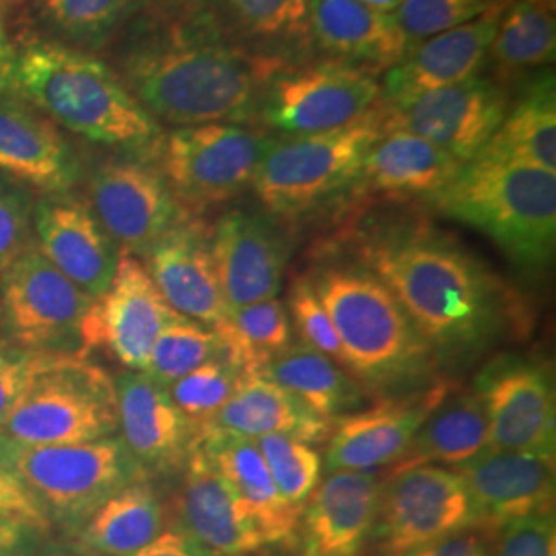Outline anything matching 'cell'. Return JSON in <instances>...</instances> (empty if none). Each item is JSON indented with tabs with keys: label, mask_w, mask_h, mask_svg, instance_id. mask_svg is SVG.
<instances>
[{
	"label": "cell",
	"mask_w": 556,
	"mask_h": 556,
	"mask_svg": "<svg viewBox=\"0 0 556 556\" xmlns=\"http://www.w3.org/2000/svg\"><path fill=\"white\" fill-rule=\"evenodd\" d=\"M337 328L346 371L378 392H410L438 365L392 291L361 262H330L307 275Z\"/></svg>",
	"instance_id": "3957f363"
},
{
	"label": "cell",
	"mask_w": 556,
	"mask_h": 556,
	"mask_svg": "<svg viewBox=\"0 0 556 556\" xmlns=\"http://www.w3.org/2000/svg\"><path fill=\"white\" fill-rule=\"evenodd\" d=\"M280 388L330 420L351 415L365 404V388L344 367L307 344H289L264 371Z\"/></svg>",
	"instance_id": "e575fe53"
},
{
	"label": "cell",
	"mask_w": 556,
	"mask_h": 556,
	"mask_svg": "<svg viewBox=\"0 0 556 556\" xmlns=\"http://www.w3.org/2000/svg\"><path fill=\"white\" fill-rule=\"evenodd\" d=\"M15 89L54 124L112 147H157L161 124L100 59L40 41L17 56Z\"/></svg>",
	"instance_id": "277c9868"
},
{
	"label": "cell",
	"mask_w": 556,
	"mask_h": 556,
	"mask_svg": "<svg viewBox=\"0 0 556 556\" xmlns=\"http://www.w3.org/2000/svg\"><path fill=\"white\" fill-rule=\"evenodd\" d=\"M64 357L66 355L56 353L23 351L11 344L0 349V431L4 429L11 413L17 408L34 379L59 365Z\"/></svg>",
	"instance_id": "ee69618b"
},
{
	"label": "cell",
	"mask_w": 556,
	"mask_h": 556,
	"mask_svg": "<svg viewBox=\"0 0 556 556\" xmlns=\"http://www.w3.org/2000/svg\"><path fill=\"white\" fill-rule=\"evenodd\" d=\"M0 519L29 526L40 534L52 528L48 517L43 516L40 505L23 489L20 480L11 472H7L2 466H0Z\"/></svg>",
	"instance_id": "7dc6e473"
},
{
	"label": "cell",
	"mask_w": 556,
	"mask_h": 556,
	"mask_svg": "<svg viewBox=\"0 0 556 556\" xmlns=\"http://www.w3.org/2000/svg\"><path fill=\"white\" fill-rule=\"evenodd\" d=\"M555 56V0H511L489 50L493 80L498 85L514 83L530 71L553 64Z\"/></svg>",
	"instance_id": "d590c367"
},
{
	"label": "cell",
	"mask_w": 556,
	"mask_h": 556,
	"mask_svg": "<svg viewBox=\"0 0 556 556\" xmlns=\"http://www.w3.org/2000/svg\"><path fill=\"white\" fill-rule=\"evenodd\" d=\"M383 105L340 130L275 137L252 184L266 213L301 219L353 192L367 151L383 132Z\"/></svg>",
	"instance_id": "52a82bcc"
},
{
	"label": "cell",
	"mask_w": 556,
	"mask_h": 556,
	"mask_svg": "<svg viewBox=\"0 0 556 556\" xmlns=\"http://www.w3.org/2000/svg\"><path fill=\"white\" fill-rule=\"evenodd\" d=\"M119 439L140 468L151 475L184 470L199 439V425L186 417L169 390L142 371L114 379Z\"/></svg>",
	"instance_id": "e0dca14e"
},
{
	"label": "cell",
	"mask_w": 556,
	"mask_h": 556,
	"mask_svg": "<svg viewBox=\"0 0 556 556\" xmlns=\"http://www.w3.org/2000/svg\"><path fill=\"white\" fill-rule=\"evenodd\" d=\"M477 516V528L497 532L526 517L555 514V454L484 450L456 468Z\"/></svg>",
	"instance_id": "2e32d148"
},
{
	"label": "cell",
	"mask_w": 556,
	"mask_h": 556,
	"mask_svg": "<svg viewBox=\"0 0 556 556\" xmlns=\"http://www.w3.org/2000/svg\"><path fill=\"white\" fill-rule=\"evenodd\" d=\"M358 2H363V4H367V7H371V9H376V11H381V13H394L400 9V4L404 2V0H358Z\"/></svg>",
	"instance_id": "f5cc1de1"
},
{
	"label": "cell",
	"mask_w": 556,
	"mask_h": 556,
	"mask_svg": "<svg viewBox=\"0 0 556 556\" xmlns=\"http://www.w3.org/2000/svg\"><path fill=\"white\" fill-rule=\"evenodd\" d=\"M243 378L245 374L238 365L223 355L186 374L167 390L179 410L197 425H202L219 413L227 400L236 394Z\"/></svg>",
	"instance_id": "ab89813d"
},
{
	"label": "cell",
	"mask_w": 556,
	"mask_h": 556,
	"mask_svg": "<svg viewBox=\"0 0 556 556\" xmlns=\"http://www.w3.org/2000/svg\"><path fill=\"white\" fill-rule=\"evenodd\" d=\"M429 204L445 219L493 239L528 273L553 264L556 245V174L536 167L475 160L466 163Z\"/></svg>",
	"instance_id": "5b68a950"
},
{
	"label": "cell",
	"mask_w": 556,
	"mask_h": 556,
	"mask_svg": "<svg viewBox=\"0 0 556 556\" xmlns=\"http://www.w3.org/2000/svg\"><path fill=\"white\" fill-rule=\"evenodd\" d=\"M197 447L243 501L264 542L293 546L301 509L280 495L256 441L199 425Z\"/></svg>",
	"instance_id": "4316f807"
},
{
	"label": "cell",
	"mask_w": 556,
	"mask_h": 556,
	"mask_svg": "<svg viewBox=\"0 0 556 556\" xmlns=\"http://www.w3.org/2000/svg\"><path fill=\"white\" fill-rule=\"evenodd\" d=\"M211 254L227 309L278 298L287 243L268 215L248 208L225 213L211 231Z\"/></svg>",
	"instance_id": "d6986e66"
},
{
	"label": "cell",
	"mask_w": 556,
	"mask_h": 556,
	"mask_svg": "<svg viewBox=\"0 0 556 556\" xmlns=\"http://www.w3.org/2000/svg\"><path fill=\"white\" fill-rule=\"evenodd\" d=\"M275 137L252 124L179 126L161 137L160 172L188 215H200L252 188Z\"/></svg>",
	"instance_id": "9c48e42d"
},
{
	"label": "cell",
	"mask_w": 556,
	"mask_h": 556,
	"mask_svg": "<svg viewBox=\"0 0 556 556\" xmlns=\"http://www.w3.org/2000/svg\"><path fill=\"white\" fill-rule=\"evenodd\" d=\"M477 160L514 163L556 174V85L553 71L534 80L507 110Z\"/></svg>",
	"instance_id": "1f68e13d"
},
{
	"label": "cell",
	"mask_w": 556,
	"mask_h": 556,
	"mask_svg": "<svg viewBox=\"0 0 556 556\" xmlns=\"http://www.w3.org/2000/svg\"><path fill=\"white\" fill-rule=\"evenodd\" d=\"M179 2H184V0H179Z\"/></svg>",
	"instance_id": "9f6ffc18"
},
{
	"label": "cell",
	"mask_w": 556,
	"mask_h": 556,
	"mask_svg": "<svg viewBox=\"0 0 556 556\" xmlns=\"http://www.w3.org/2000/svg\"><path fill=\"white\" fill-rule=\"evenodd\" d=\"M223 40L260 59L298 64L309 48V0H192Z\"/></svg>",
	"instance_id": "83f0119b"
},
{
	"label": "cell",
	"mask_w": 556,
	"mask_h": 556,
	"mask_svg": "<svg viewBox=\"0 0 556 556\" xmlns=\"http://www.w3.org/2000/svg\"><path fill=\"white\" fill-rule=\"evenodd\" d=\"M15 77H17V56L7 38L2 13H0V96L15 91Z\"/></svg>",
	"instance_id": "816d5d0a"
},
{
	"label": "cell",
	"mask_w": 556,
	"mask_h": 556,
	"mask_svg": "<svg viewBox=\"0 0 556 556\" xmlns=\"http://www.w3.org/2000/svg\"><path fill=\"white\" fill-rule=\"evenodd\" d=\"M503 11L486 13L456 29L417 41L383 77L386 108H400L418 96L478 77L489 60Z\"/></svg>",
	"instance_id": "cb8c5ba5"
},
{
	"label": "cell",
	"mask_w": 556,
	"mask_h": 556,
	"mask_svg": "<svg viewBox=\"0 0 556 556\" xmlns=\"http://www.w3.org/2000/svg\"><path fill=\"white\" fill-rule=\"evenodd\" d=\"M34 556V555H31ZM36 556H87V555H80V553H77L75 548H71V551H43V553H40V555Z\"/></svg>",
	"instance_id": "db71d44e"
},
{
	"label": "cell",
	"mask_w": 556,
	"mask_h": 556,
	"mask_svg": "<svg viewBox=\"0 0 556 556\" xmlns=\"http://www.w3.org/2000/svg\"><path fill=\"white\" fill-rule=\"evenodd\" d=\"M491 534L480 528H468L422 544L402 556H491Z\"/></svg>",
	"instance_id": "c3c4849f"
},
{
	"label": "cell",
	"mask_w": 556,
	"mask_h": 556,
	"mask_svg": "<svg viewBox=\"0 0 556 556\" xmlns=\"http://www.w3.org/2000/svg\"><path fill=\"white\" fill-rule=\"evenodd\" d=\"M176 316L147 266L137 256L119 252L112 285L96 301V346H105L128 371H144L161 330Z\"/></svg>",
	"instance_id": "44dd1931"
},
{
	"label": "cell",
	"mask_w": 556,
	"mask_h": 556,
	"mask_svg": "<svg viewBox=\"0 0 556 556\" xmlns=\"http://www.w3.org/2000/svg\"><path fill=\"white\" fill-rule=\"evenodd\" d=\"M116 433L114 379L83 355H66L34 379L0 431L27 445H77Z\"/></svg>",
	"instance_id": "30bf717a"
},
{
	"label": "cell",
	"mask_w": 556,
	"mask_h": 556,
	"mask_svg": "<svg viewBox=\"0 0 556 556\" xmlns=\"http://www.w3.org/2000/svg\"><path fill=\"white\" fill-rule=\"evenodd\" d=\"M0 312L11 346L83 357L96 349V299L64 277L36 243L0 277Z\"/></svg>",
	"instance_id": "ba28073f"
},
{
	"label": "cell",
	"mask_w": 556,
	"mask_h": 556,
	"mask_svg": "<svg viewBox=\"0 0 556 556\" xmlns=\"http://www.w3.org/2000/svg\"><path fill=\"white\" fill-rule=\"evenodd\" d=\"M472 392L486 415L489 450L555 454V381L548 365L498 355L478 371Z\"/></svg>",
	"instance_id": "4fadbf2b"
},
{
	"label": "cell",
	"mask_w": 556,
	"mask_h": 556,
	"mask_svg": "<svg viewBox=\"0 0 556 556\" xmlns=\"http://www.w3.org/2000/svg\"><path fill=\"white\" fill-rule=\"evenodd\" d=\"M289 318H293L303 344L337 361L340 367L346 369V357L337 328L321 305L309 277L295 278L289 293Z\"/></svg>",
	"instance_id": "7bdbcfd3"
},
{
	"label": "cell",
	"mask_w": 556,
	"mask_h": 556,
	"mask_svg": "<svg viewBox=\"0 0 556 556\" xmlns=\"http://www.w3.org/2000/svg\"><path fill=\"white\" fill-rule=\"evenodd\" d=\"M509 110L505 87L472 77L422 93L400 108L383 105V128L413 132L462 161H475Z\"/></svg>",
	"instance_id": "9a60e30c"
},
{
	"label": "cell",
	"mask_w": 556,
	"mask_h": 556,
	"mask_svg": "<svg viewBox=\"0 0 556 556\" xmlns=\"http://www.w3.org/2000/svg\"><path fill=\"white\" fill-rule=\"evenodd\" d=\"M46 15L64 34L83 41H100L126 20L137 0H41Z\"/></svg>",
	"instance_id": "b9f144b4"
},
{
	"label": "cell",
	"mask_w": 556,
	"mask_h": 556,
	"mask_svg": "<svg viewBox=\"0 0 556 556\" xmlns=\"http://www.w3.org/2000/svg\"><path fill=\"white\" fill-rule=\"evenodd\" d=\"M130 556H211L206 555L194 540L179 532L178 528L174 530H163L160 536L155 538L151 544L140 548L139 553Z\"/></svg>",
	"instance_id": "681fc988"
},
{
	"label": "cell",
	"mask_w": 556,
	"mask_h": 556,
	"mask_svg": "<svg viewBox=\"0 0 556 556\" xmlns=\"http://www.w3.org/2000/svg\"><path fill=\"white\" fill-rule=\"evenodd\" d=\"M484 450H489V425L480 397L472 390L454 394L452 388L420 425L417 438L397 459L394 472L427 464H450L457 468Z\"/></svg>",
	"instance_id": "836d02e7"
},
{
	"label": "cell",
	"mask_w": 556,
	"mask_h": 556,
	"mask_svg": "<svg viewBox=\"0 0 556 556\" xmlns=\"http://www.w3.org/2000/svg\"><path fill=\"white\" fill-rule=\"evenodd\" d=\"M34 243L31 202L20 188L0 181V277Z\"/></svg>",
	"instance_id": "f6af8a7d"
},
{
	"label": "cell",
	"mask_w": 556,
	"mask_h": 556,
	"mask_svg": "<svg viewBox=\"0 0 556 556\" xmlns=\"http://www.w3.org/2000/svg\"><path fill=\"white\" fill-rule=\"evenodd\" d=\"M119 79L153 116L174 126L252 124L268 80L287 64L223 40L197 9L188 20L135 41Z\"/></svg>",
	"instance_id": "7a4b0ae2"
},
{
	"label": "cell",
	"mask_w": 556,
	"mask_h": 556,
	"mask_svg": "<svg viewBox=\"0 0 556 556\" xmlns=\"http://www.w3.org/2000/svg\"><path fill=\"white\" fill-rule=\"evenodd\" d=\"M34 233L38 250L64 277L96 301L105 295L122 250L87 202L48 194L34 206Z\"/></svg>",
	"instance_id": "ffe728a7"
},
{
	"label": "cell",
	"mask_w": 556,
	"mask_h": 556,
	"mask_svg": "<svg viewBox=\"0 0 556 556\" xmlns=\"http://www.w3.org/2000/svg\"><path fill=\"white\" fill-rule=\"evenodd\" d=\"M223 355V344L213 328L178 314L161 330L142 374L169 388L200 365Z\"/></svg>",
	"instance_id": "74e56055"
},
{
	"label": "cell",
	"mask_w": 556,
	"mask_h": 556,
	"mask_svg": "<svg viewBox=\"0 0 556 556\" xmlns=\"http://www.w3.org/2000/svg\"><path fill=\"white\" fill-rule=\"evenodd\" d=\"M223 353L245 376L262 374L291 344L289 309L278 298L243 307H229L213 328Z\"/></svg>",
	"instance_id": "8d00e7d4"
},
{
	"label": "cell",
	"mask_w": 556,
	"mask_h": 556,
	"mask_svg": "<svg viewBox=\"0 0 556 556\" xmlns=\"http://www.w3.org/2000/svg\"><path fill=\"white\" fill-rule=\"evenodd\" d=\"M355 254L443 365L480 357L526 318L514 291L429 220H376L358 229Z\"/></svg>",
	"instance_id": "6da1fadb"
},
{
	"label": "cell",
	"mask_w": 556,
	"mask_h": 556,
	"mask_svg": "<svg viewBox=\"0 0 556 556\" xmlns=\"http://www.w3.org/2000/svg\"><path fill=\"white\" fill-rule=\"evenodd\" d=\"M178 530L211 556H245L266 546L243 501L194 447L176 501Z\"/></svg>",
	"instance_id": "d4e9b609"
},
{
	"label": "cell",
	"mask_w": 556,
	"mask_h": 556,
	"mask_svg": "<svg viewBox=\"0 0 556 556\" xmlns=\"http://www.w3.org/2000/svg\"><path fill=\"white\" fill-rule=\"evenodd\" d=\"M202 427L250 439L287 435L314 445L328 441L334 420L321 417L273 379L254 374L243 378L236 394Z\"/></svg>",
	"instance_id": "4dcf8cb0"
},
{
	"label": "cell",
	"mask_w": 556,
	"mask_h": 556,
	"mask_svg": "<svg viewBox=\"0 0 556 556\" xmlns=\"http://www.w3.org/2000/svg\"><path fill=\"white\" fill-rule=\"evenodd\" d=\"M383 105V87L371 71L321 60L287 64L268 80L254 124L280 137L332 132L367 118Z\"/></svg>",
	"instance_id": "8fae6325"
},
{
	"label": "cell",
	"mask_w": 556,
	"mask_h": 556,
	"mask_svg": "<svg viewBox=\"0 0 556 556\" xmlns=\"http://www.w3.org/2000/svg\"><path fill=\"white\" fill-rule=\"evenodd\" d=\"M0 172L46 194H68L79 178V163L54 122L0 103Z\"/></svg>",
	"instance_id": "f546056e"
},
{
	"label": "cell",
	"mask_w": 556,
	"mask_h": 556,
	"mask_svg": "<svg viewBox=\"0 0 556 556\" xmlns=\"http://www.w3.org/2000/svg\"><path fill=\"white\" fill-rule=\"evenodd\" d=\"M38 530L17 521L0 519V556H31Z\"/></svg>",
	"instance_id": "f907efd6"
},
{
	"label": "cell",
	"mask_w": 556,
	"mask_h": 556,
	"mask_svg": "<svg viewBox=\"0 0 556 556\" xmlns=\"http://www.w3.org/2000/svg\"><path fill=\"white\" fill-rule=\"evenodd\" d=\"M89 208L122 252L144 258L174 225L188 217L160 167L108 160L89 179Z\"/></svg>",
	"instance_id": "5bb4252c"
},
{
	"label": "cell",
	"mask_w": 556,
	"mask_h": 556,
	"mask_svg": "<svg viewBox=\"0 0 556 556\" xmlns=\"http://www.w3.org/2000/svg\"><path fill=\"white\" fill-rule=\"evenodd\" d=\"M9 342H7V338H4V332H2V312H0V349L2 346H7Z\"/></svg>",
	"instance_id": "11a10c76"
},
{
	"label": "cell",
	"mask_w": 556,
	"mask_h": 556,
	"mask_svg": "<svg viewBox=\"0 0 556 556\" xmlns=\"http://www.w3.org/2000/svg\"><path fill=\"white\" fill-rule=\"evenodd\" d=\"M0 466L68 536L108 498L149 478L119 435L77 445H27L0 435Z\"/></svg>",
	"instance_id": "8992f818"
},
{
	"label": "cell",
	"mask_w": 556,
	"mask_h": 556,
	"mask_svg": "<svg viewBox=\"0 0 556 556\" xmlns=\"http://www.w3.org/2000/svg\"><path fill=\"white\" fill-rule=\"evenodd\" d=\"M509 4L511 0H404L394 17L408 41L417 43Z\"/></svg>",
	"instance_id": "60d3db41"
},
{
	"label": "cell",
	"mask_w": 556,
	"mask_h": 556,
	"mask_svg": "<svg viewBox=\"0 0 556 556\" xmlns=\"http://www.w3.org/2000/svg\"><path fill=\"white\" fill-rule=\"evenodd\" d=\"M280 495L298 509L314 493L321 477V456L312 443L287 435L254 439Z\"/></svg>",
	"instance_id": "f35d334b"
},
{
	"label": "cell",
	"mask_w": 556,
	"mask_h": 556,
	"mask_svg": "<svg viewBox=\"0 0 556 556\" xmlns=\"http://www.w3.org/2000/svg\"><path fill=\"white\" fill-rule=\"evenodd\" d=\"M163 532V505L149 478L108 498L73 534V548L87 556H130Z\"/></svg>",
	"instance_id": "d6a6232c"
},
{
	"label": "cell",
	"mask_w": 556,
	"mask_h": 556,
	"mask_svg": "<svg viewBox=\"0 0 556 556\" xmlns=\"http://www.w3.org/2000/svg\"><path fill=\"white\" fill-rule=\"evenodd\" d=\"M410 46L394 15L358 0H309V48L328 60L379 75L396 66Z\"/></svg>",
	"instance_id": "484cf974"
},
{
	"label": "cell",
	"mask_w": 556,
	"mask_h": 556,
	"mask_svg": "<svg viewBox=\"0 0 556 556\" xmlns=\"http://www.w3.org/2000/svg\"><path fill=\"white\" fill-rule=\"evenodd\" d=\"M142 264L176 314L208 328L219 326L227 303L211 254V231L199 219L188 215L179 220Z\"/></svg>",
	"instance_id": "603a6c76"
},
{
	"label": "cell",
	"mask_w": 556,
	"mask_h": 556,
	"mask_svg": "<svg viewBox=\"0 0 556 556\" xmlns=\"http://www.w3.org/2000/svg\"><path fill=\"white\" fill-rule=\"evenodd\" d=\"M450 392L452 386L441 381L408 396L381 400L363 413L337 418L326 450L328 472H374L396 464L417 438L420 425Z\"/></svg>",
	"instance_id": "ac0fdd59"
},
{
	"label": "cell",
	"mask_w": 556,
	"mask_h": 556,
	"mask_svg": "<svg viewBox=\"0 0 556 556\" xmlns=\"http://www.w3.org/2000/svg\"><path fill=\"white\" fill-rule=\"evenodd\" d=\"M381 484L376 472H328L301 509L299 556L361 555L378 517Z\"/></svg>",
	"instance_id": "7402d4cb"
},
{
	"label": "cell",
	"mask_w": 556,
	"mask_h": 556,
	"mask_svg": "<svg viewBox=\"0 0 556 556\" xmlns=\"http://www.w3.org/2000/svg\"><path fill=\"white\" fill-rule=\"evenodd\" d=\"M468 528H477V516L462 478L427 464L394 472L381 484L369 540L376 556H402Z\"/></svg>",
	"instance_id": "7c38bea8"
},
{
	"label": "cell",
	"mask_w": 556,
	"mask_h": 556,
	"mask_svg": "<svg viewBox=\"0 0 556 556\" xmlns=\"http://www.w3.org/2000/svg\"><path fill=\"white\" fill-rule=\"evenodd\" d=\"M464 163L413 132L383 128L367 151L353 192L383 199L431 200L452 184Z\"/></svg>",
	"instance_id": "f1b7e54d"
},
{
	"label": "cell",
	"mask_w": 556,
	"mask_h": 556,
	"mask_svg": "<svg viewBox=\"0 0 556 556\" xmlns=\"http://www.w3.org/2000/svg\"><path fill=\"white\" fill-rule=\"evenodd\" d=\"M491 556H556L555 514L517 519L503 526Z\"/></svg>",
	"instance_id": "bcb514c9"
}]
</instances>
